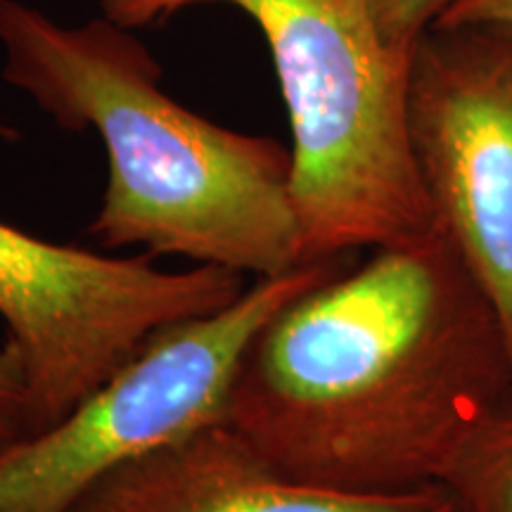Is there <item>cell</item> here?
<instances>
[{"mask_svg": "<svg viewBox=\"0 0 512 512\" xmlns=\"http://www.w3.org/2000/svg\"><path fill=\"white\" fill-rule=\"evenodd\" d=\"M510 408L503 320L434 226L275 313L242 356L223 422L297 482L403 494L444 482Z\"/></svg>", "mask_w": 512, "mask_h": 512, "instance_id": "1", "label": "cell"}, {"mask_svg": "<svg viewBox=\"0 0 512 512\" xmlns=\"http://www.w3.org/2000/svg\"><path fill=\"white\" fill-rule=\"evenodd\" d=\"M200 3L254 19L292 131L302 264L420 238L434 228L408 126L413 55L384 41L363 0H102L145 27Z\"/></svg>", "mask_w": 512, "mask_h": 512, "instance_id": "3", "label": "cell"}, {"mask_svg": "<svg viewBox=\"0 0 512 512\" xmlns=\"http://www.w3.org/2000/svg\"><path fill=\"white\" fill-rule=\"evenodd\" d=\"M0 138H3V140H17L19 138V131H17L15 126L5 124V121L0 119Z\"/></svg>", "mask_w": 512, "mask_h": 512, "instance_id": "12", "label": "cell"}, {"mask_svg": "<svg viewBox=\"0 0 512 512\" xmlns=\"http://www.w3.org/2000/svg\"><path fill=\"white\" fill-rule=\"evenodd\" d=\"M505 24L512 27V0H446L434 27Z\"/></svg>", "mask_w": 512, "mask_h": 512, "instance_id": "11", "label": "cell"}, {"mask_svg": "<svg viewBox=\"0 0 512 512\" xmlns=\"http://www.w3.org/2000/svg\"><path fill=\"white\" fill-rule=\"evenodd\" d=\"M72 512H456L441 484L354 494L268 467L226 422L202 427L105 477Z\"/></svg>", "mask_w": 512, "mask_h": 512, "instance_id": "7", "label": "cell"}, {"mask_svg": "<svg viewBox=\"0 0 512 512\" xmlns=\"http://www.w3.org/2000/svg\"><path fill=\"white\" fill-rule=\"evenodd\" d=\"M242 292L245 275L226 268L162 271L150 254L57 245L0 221V318L24 361L31 434L60 422L157 332Z\"/></svg>", "mask_w": 512, "mask_h": 512, "instance_id": "5", "label": "cell"}, {"mask_svg": "<svg viewBox=\"0 0 512 512\" xmlns=\"http://www.w3.org/2000/svg\"><path fill=\"white\" fill-rule=\"evenodd\" d=\"M354 256L256 278L226 309L147 339L60 422L0 451V512H72L112 472L226 420L230 387L256 332Z\"/></svg>", "mask_w": 512, "mask_h": 512, "instance_id": "4", "label": "cell"}, {"mask_svg": "<svg viewBox=\"0 0 512 512\" xmlns=\"http://www.w3.org/2000/svg\"><path fill=\"white\" fill-rule=\"evenodd\" d=\"M3 79L64 131L93 128L107 185L91 235L271 278L302 266L292 152L200 117L159 88L162 64L110 17L62 27L0 0Z\"/></svg>", "mask_w": 512, "mask_h": 512, "instance_id": "2", "label": "cell"}, {"mask_svg": "<svg viewBox=\"0 0 512 512\" xmlns=\"http://www.w3.org/2000/svg\"><path fill=\"white\" fill-rule=\"evenodd\" d=\"M408 126L434 226L494 302L512 354V27L427 31Z\"/></svg>", "mask_w": 512, "mask_h": 512, "instance_id": "6", "label": "cell"}, {"mask_svg": "<svg viewBox=\"0 0 512 512\" xmlns=\"http://www.w3.org/2000/svg\"><path fill=\"white\" fill-rule=\"evenodd\" d=\"M441 486L456 512H512V408L465 446Z\"/></svg>", "mask_w": 512, "mask_h": 512, "instance_id": "8", "label": "cell"}, {"mask_svg": "<svg viewBox=\"0 0 512 512\" xmlns=\"http://www.w3.org/2000/svg\"><path fill=\"white\" fill-rule=\"evenodd\" d=\"M389 46L413 55L415 46L437 22L446 0H363Z\"/></svg>", "mask_w": 512, "mask_h": 512, "instance_id": "9", "label": "cell"}, {"mask_svg": "<svg viewBox=\"0 0 512 512\" xmlns=\"http://www.w3.org/2000/svg\"><path fill=\"white\" fill-rule=\"evenodd\" d=\"M31 434V396L24 361L10 342L0 349V451Z\"/></svg>", "mask_w": 512, "mask_h": 512, "instance_id": "10", "label": "cell"}]
</instances>
